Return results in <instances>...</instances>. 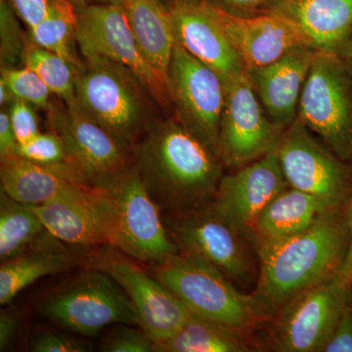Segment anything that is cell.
I'll return each mask as SVG.
<instances>
[{
    "instance_id": "cell-1",
    "label": "cell",
    "mask_w": 352,
    "mask_h": 352,
    "mask_svg": "<svg viewBox=\"0 0 352 352\" xmlns=\"http://www.w3.org/2000/svg\"><path fill=\"white\" fill-rule=\"evenodd\" d=\"M132 155L146 188L166 214L207 207L223 176L220 157L175 116L157 120Z\"/></svg>"
},
{
    "instance_id": "cell-2",
    "label": "cell",
    "mask_w": 352,
    "mask_h": 352,
    "mask_svg": "<svg viewBox=\"0 0 352 352\" xmlns=\"http://www.w3.org/2000/svg\"><path fill=\"white\" fill-rule=\"evenodd\" d=\"M349 245L346 208L327 212L293 237L254 250L258 271L252 294L270 320L303 289L340 275Z\"/></svg>"
},
{
    "instance_id": "cell-3",
    "label": "cell",
    "mask_w": 352,
    "mask_h": 352,
    "mask_svg": "<svg viewBox=\"0 0 352 352\" xmlns=\"http://www.w3.org/2000/svg\"><path fill=\"white\" fill-rule=\"evenodd\" d=\"M157 106L138 76L99 56L82 57L73 105L124 144L133 147L157 119ZM159 107V106H157Z\"/></svg>"
},
{
    "instance_id": "cell-4",
    "label": "cell",
    "mask_w": 352,
    "mask_h": 352,
    "mask_svg": "<svg viewBox=\"0 0 352 352\" xmlns=\"http://www.w3.org/2000/svg\"><path fill=\"white\" fill-rule=\"evenodd\" d=\"M151 267L152 274L192 314L250 335L270 321L254 294L242 293L204 259L179 252Z\"/></svg>"
},
{
    "instance_id": "cell-5",
    "label": "cell",
    "mask_w": 352,
    "mask_h": 352,
    "mask_svg": "<svg viewBox=\"0 0 352 352\" xmlns=\"http://www.w3.org/2000/svg\"><path fill=\"white\" fill-rule=\"evenodd\" d=\"M110 196L116 221L113 248L150 266L180 252L135 166L97 182Z\"/></svg>"
},
{
    "instance_id": "cell-6",
    "label": "cell",
    "mask_w": 352,
    "mask_h": 352,
    "mask_svg": "<svg viewBox=\"0 0 352 352\" xmlns=\"http://www.w3.org/2000/svg\"><path fill=\"white\" fill-rule=\"evenodd\" d=\"M296 120L338 157L352 163V71L337 54L317 50Z\"/></svg>"
},
{
    "instance_id": "cell-7",
    "label": "cell",
    "mask_w": 352,
    "mask_h": 352,
    "mask_svg": "<svg viewBox=\"0 0 352 352\" xmlns=\"http://www.w3.org/2000/svg\"><path fill=\"white\" fill-rule=\"evenodd\" d=\"M72 1L78 18L76 41L80 56L107 58L126 67L138 76L160 108L173 109L168 80L146 59L122 4Z\"/></svg>"
},
{
    "instance_id": "cell-8",
    "label": "cell",
    "mask_w": 352,
    "mask_h": 352,
    "mask_svg": "<svg viewBox=\"0 0 352 352\" xmlns=\"http://www.w3.org/2000/svg\"><path fill=\"white\" fill-rule=\"evenodd\" d=\"M287 184L318 199L330 210L349 207L352 163L344 161L298 120L283 132L275 149Z\"/></svg>"
},
{
    "instance_id": "cell-9",
    "label": "cell",
    "mask_w": 352,
    "mask_h": 352,
    "mask_svg": "<svg viewBox=\"0 0 352 352\" xmlns=\"http://www.w3.org/2000/svg\"><path fill=\"white\" fill-rule=\"evenodd\" d=\"M45 318L65 330L94 337L113 324L138 325L126 292L103 271L90 268L48 296L41 307Z\"/></svg>"
},
{
    "instance_id": "cell-10",
    "label": "cell",
    "mask_w": 352,
    "mask_h": 352,
    "mask_svg": "<svg viewBox=\"0 0 352 352\" xmlns=\"http://www.w3.org/2000/svg\"><path fill=\"white\" fill-rule=\"evenodd\" d=\"M351 296L352 284L340 274L303 289L270 319V351L321 352Z\"/></svg>"
},
{
    "instance_id": "cell-11",
    "label": "cell",
    "mask_w": 352,
    "mask_h": 352,
    "mask_svg": "<svg viewBox=\"0 0 352 352\" xmlns=\"http://www.w3.org/2000/svg\"><path fill=\"white\" fill-rule=\"evenodd\" d=\"M164 221L180 252L208 261L237 283H256L249 240L210 204L183 214H166Z\"/></svg>"
},
{
    "instance_id": "cell-12",
    "label": "cell",
    "mask_w": 352,
    "mask_h": 352,
    "mask_svg": "<svg viewBox=\"0 0 352 352\" xmlns=\"http://www.w3.org/2000/svg\"><path fill=\"white\" fill-rule=\"evenodd\" d=\"M131 258L112 245H104L90 259V268L103 271L126 292L135 307L139 327L156 346L173 337L191 312L152 273Z\"/></svg>"
},
{
    "instance_id": "cell-13",
    "label": "cell",
    "mask_w": 352,
    "mask_h": 352,
    "mask_svg": "<svg viewBox=\"0 0 352 352\" xmlns=\"http://www.w3.org/2000/svg\"><path fill=\"white\" fill-rule=\"evenodd\" d=\"M175 117L219 157L226 88L219 75L175 43L168 72Z\"/></svg>"
},
{
    "instance_id": "cell-14",
    "label": "cell",
    "mask_w": 352,
    "mask_h": 352,
    "mask_svg": "<svg viewBox=\"0 0 352 352\" xmlns=\"http://www.w3.org/2000/svg\"><path fill=\"white\" fill-rule=\"evenodd\" d=\"M219 127V157L238 170L276 149L285 129L268 117L245 73L226 83Z\"/></svg>"
},
{
    "instance_id": "cell-15",
    "label": "cell",
    "mask_w": 352,
    "mask_h": 352,
    "mask_svg": "<svg viewBox=\"0 0 352 352\" xmlns=\"http://www.w3.org/2000/svg\"><path fill=\"white\" fill-rule=\"evenodd\" d=\"M46 113L51 131L63 141L69 164L88 184L118 175L133 163L131 147L75 106L52 101Z\"/></svg>"
},
{
    "instance_id": "cell-16",
    "label": "cell",
    "mask_w": 352,
    "mask_h": 352,
    "mask_svg": "<svg viewBox=\"0 0 352 352\" xmlns=\"http://www.w3.org/2000/svg\"><path fill=\"white\" fill-rule=\"evenodd\" d=\"M46 230L76 249L115 244L116 221L107 192L94 184H74L34 206Z\"/></svg>"
},
{
    "instance_id": "cell-17",
    "label": "cell",
    "mask_w": 352,
    "mask_h": 352,
    "mask_svg": "<svg viewBox=\"0 0 352 352\" xmlns=\"http://www.w3.org/2000/svg\"><path fill=\"white\" fill-rule=\"evenodd\" d=\"M288 186L274 150L222 176L210 206L247 237L264 207Z\"/></svg>"
},
{
    "instance_id": "cell-18",
    "label": "cell",
    "mask_w": 352,
    "mask_h": 352,
    "mask_svg": "<svg viewBox=\"0 0 352 352\" xmlns=\"http://www.w3.org/2000/svg\"><path fill=\"white\" fill-rule=\"evenodd\" d=\"M175 41L190 55L214 69L224 85L245 73L237 51L204 0H170Z\"/></svg>"
},
{
    "instance_id": "cell-19",
    "label": "cell",
    "mask_w": 352,
    "mask_h": 352,
    "mask_svg": "<svg viewBox=\"0 0 352 352\" xmlns=\"http://www.w3.org/2000/svg\"><path fill=\"white\" fill-rule=\"evenodd\" d=\"M208 6L239 54L245 69L266 66L296 46L308 45L300 32L280 16L263 13L243 17L210 3Z\"/></svg>"
},
{
    "instance_id": "cell-20",
    "label": "cell",
    "mask_w": 352,
    "mask_h": 352,
    "mask_svg": "<svg viewBox=\"0 0 352 352\" xmlns=\"http://www.w3.org/2000/svg\"><path fill=\"white\" fill-rule=\"evenodd\" d=\"M317 50L300 45L273 63L245 69L261 105L277 126L286 129L296 119L298 101Z\"/></svg>"
},
{
    "instance_id": "cell-21",
    "label": "cell",
    "mask_w": 352,
    "mask_h": 352,
    "mask_svg": "<svg viewBox=\"0 0 352 352\" xmlns=\"http://www.w3.org/2000/svg\"><path fill=\"white\" fill-rule=\"evenodd\" d=\"M266 13L289 21L314 50L337 54L352 25V0H277Z\"/></svg>"
},
{
    "instance_id": "cell-22",
    "label": "cell",
    "mask_w": 352,
    "mask_h": 352,
    "mask_svg": "<svg viewBox=\"0 0 352 352\" xmlns=\"http://www.w3.org/2000/svg\"><path fill=\"white\" fill-rule=\"evenodd\" d=\"M76 249L44 231L19 256L1 263L0 305H9L21 291L41 278L75 268L80 263Z\"/></svg>"
},
{
    "instance_id": "cell-23",
    "label": "cell",
    "mask_w": 352,
    "mask_h": 352,
    "mask_svg": "<svg viewBox=\"0 0 352 352\" xmlns=\"http://www.w3.org/2000/svg\"><path fill=\"white\" fill-rule=\"evenodd\" d=\"M330 210L315 197L287 187L264 207L247 238L254 250L276 244L307 230Z\"/></svg>"
},
{
    "instance_id": "cell-24",
    "label": "cell",
    "mask_w": 352,
    "mask_h": 352,
    "mask_svg": "<svg viewBox=\"0 0 352 352\" xmlns=\"http://www.w3.org/2000/svg\"><path fill=\"white\" fill-rule=\"evenodd\" d=\"M0 182L7 196L32 206L52 200L72 185L88 184L71 164L41 166L16 154L2 157Z\"/></svg>"
},
{
    "instance_id": "cell-25",
    "label": "cell",
    "mask_w": 352,
    "mask_h": 352,
    "mask_svg": "<svg viewBox=\"0 0 352 352\" xmlns=\"http://www.w3.org/2000/svg\"><path fill=\"white\" fill-rule=\"evenodd\" d=\"M122 4L146 59L168 80L176 43L168 6L162 0H122Z\"/></svg>"
},
{
    "instance_id": "cell-26",
    "label": "cell",
    "mask_w": 352,
    "mask_h": 352,
    "mask_svg": "<svg viewBox=\"0 0 352 352\" xmlns=\"http://www.w3.org/2000/svg\"><path fill=\"white\" fill-rule=\"evenodd\" d=\"M259 349L250 333L191 312L173 337L155 346V352H252Z\"/></svg>"
},
{
    "instance_id": "cell-27",
    "label": "cell",
    "mask_w": 352,
    "mask_h": 352,
    "mask_svg": "<svg viewBox=\"0 0 352 352\" xmlns=\"http://www.w3.org/2000/svg\"><path fill=\"white\" fill-rule=\"evenodd\" d=\"M78 18L72 0H52L47 15L38 25L29 29L28 38L44 50L52 51L76 67L82 57L76 46Z\"/></svg>"
},
{
    "instance_id": "cell-28",
    "label": "cell",
    "mask_w": 352,
    "mask_h": 352,
    "mask_svg": "<svg viewBox=\"0 0 352 352\" xmlns=\"http://www.w3.org/2000/svg\"><path fill=\"white\" fill-rule=\"evenodd\" d=\"M36 207L0 193V261L19 256L45 231Z\"/></svg>"
},
{
    "instance_id": "cell-29",
    "label": "cell",
    "mask_w": 352,
    "mask_h": 352,
    "mask_svg": "<svg viewBox=\"0 0 352 352\" xmlns=\"http://www.w3.org/2000/svg\"><path fill=\"white\" fill-rule=\"evenodd\" d=\"M22 65L32 69L60 100L67 105H73L78 67L52 51L39 47L29 38Z\"/></svg>"
},
{
    "instance_id": "cell-30",
    "label": "cell",
    "mask_w": 352,
    "mask_h": 352,
    "mask_svg": "<svg viewBox=\"0 0 352 352\" xmlns=\"http://www.w3.org/2000/svg\"><path fill=\"white\" fill-rule=\"evenodd\" d=\"M12 99L27 102L36 108L47 111L51 105V95L47 85L28 67H1V78Z\"/></svg>"
},
{
    "instance_id": "cell-31",
    "label": "cell",
    "mask_w": 352,
    "mask_h": 352,
    "mask_svg": "<svg viewBox=\"0 0 352 352\" xmlns=\"http://www.w3.org/2000/svg\"><path fill=\"white\" fill-rule=\"evenodd\" d=\"M19 16L9 0H0V64L19 67L23 64L28 36L23 34Z\"/></svg>"
},
{
    "instance_id": "cell-32",
    "label": "cell",
    "mask_w": 352,
    "mask_h": 352,
    "mask_svg": "<svg viewBox=\"0 0 352 352\" xmlns=\"http://www.w3.org/2000/svg\"><path fill=\"white\" fill-rule=\"evenodd\" d=\"M15 154L46 166H62L69 164L63 141L54 131L39 132L31 140L18 144Z\"/></svg>"
},
{
    "instance_id": "cell-33",
    "label": "cell",
    "mask_w": 352,
    "mask_h": 352,
    "mask_svg": "<svg viewBox=\"0 0 352 352\" xmlns=\"http://www.w3.org/2000/svg\"><path fill=\"white\" fill-rule=\"evenodd\" d=\"M30 349L34 352H87L91 346L83 340L55 330H43L34 333Z\"/></svg>"
},
{
    "instance_id": "cell-34",
    "label": "cell",
    "mask_w": 352,
    "mask_h": 352,
    "mask_svg": "<svg viewBox=\"0 0 352 352\" xmlns=\"http://www.w3.org/2000/svg\"><path fill=\"white\" fill-rule=\"evenodd\" d=\"M101 351L155 352V342L142 330L131 327L117 329L104 340Z\"/></svg>"
},
{
    "instance_id": "cell-35",
    "label": "cell",
    "mask_w": 352,
    "mask_h": 352,
    "mask_svg": "<svg viewBox=\"0 0 352 352\" xmlns=\"http://www.w3.org/2000/svg\"><path fill=\"white\" fill-rule=\"evenodd\" d=\"M34 108V106L27 102L16 99L7 105L6 111L10 118L18 144L28 142L41 132L38 115Z\"/></svg>"
},
{
    "instance_id": "cell-36",
    "label": "cell",
    "mask_w": 352,
    "mask_h": 352,
    "mask_svg": "<svg viewBox=\"0 0 352 352\" xmlns=\"http://www.w3.org/2000/svg\"><path fill=\"white\" fill-rule=\"evenodd\" d=\"M321 352H352V296L342 307Z\"/></svg>"
},
{
    "instance_id": "cell-37",
    "label": "cell",
    "mask_w": 352,
    "mask_h": 352,
    "mask_svg": "<svg viewBox=\"0 0 352 352\" xmlns=\"http://www.w3.org/2000/svg\"><path fill=\"white\" fill-rule=\"evenodd\" d=\"M221 10L236 16L259 15L267 12L277 0H205Z\"/></svg>"
},
{
    "instance_id": "cell-38",
    "label": "cell",
    "mask_w": 352,
    "mask_h": 352,
    "mask_svg": "<svg viewBox=\"0 0 352 352\" xmlns=\"http://www.w3.org/2000/svg\"><path fill=\"white\" fill-rule=\"evenodd\" d=\"M14 10L29 29L47 15L52 0H9Z\"/></svg>"
},
{
    "instance_id": "cell-39",
    "label": "cell",
    "mask_w": 352,
    "mask_h": 352,
    "mask_svg": "<svg viewBox=\"0 0 352 352\" xmlns=\"http://www.w3.org/2000/svg\"><path fill=\"white\" fill-rule=\"evenodd\" d=\"M19 319L12 310L3 309L0 314V351H6L15 340Z\"/></svg>"
},
{
    "instance_id": "cell-40",
    "label": "cell",
    "mask_w": 352,
    "mask_h": 352,
    "mask_svg": "<svg viewBox=\"0 0 352 352\" xmlns=\"http://www.w3.org/2000/svg\"><path fill=\"white\" fill-rule=\"evenodd\" d=\"M18 146L17 138L11 124L8 112L1 110L0 113V157L15 154Z\"/></svg>"
},
{
    "instance_id": "cell-41",
    "label": "cell",
    "mask_w": 352,
    "mask_h": 352,
    "mask_svg": "<svg viewBox=\"0 0 352 352\" xmlns=\"http://www.w3.org/2000/svg\"><path fill=\"white\" fill-rule=\"evenodd\" d=\"M347 219H349V231H351V245L344 267H342L340 276L346 282L352 284V199L347 207Z\"/></svg>"
},
{
    "instance_id": "cell-42",
    "label": "cell",
    "mask_w": 352,
    "mask_h": 352,
    "mask_svg": "<svg viewBox=\"0 0 352 352\" xmlns=\"http://www.w3.org/2000/svg\"><path fill=\"white\" fill-rule=\"evenodd\" d=\"M337 55L352 71V25L344 41L340 44Z\"/></svg>"
},
{
    "instance_id": "cell-43",
    "label": "cell",
    "mask_w": 352,
    "mask_h": 352,
    "mask_svg": "<svg viewBox=\"0 0 352 352\" xmlns=\"http://www.w3.org/2000/svg\"><path fill=\"white\" fill-rule=\"evenodd\" d=\"M82 1H90V3H122V0H82Z\"/></svg>"
}]
</instances>
